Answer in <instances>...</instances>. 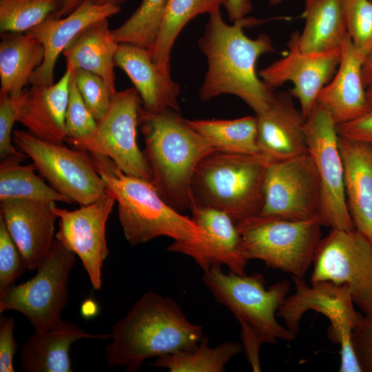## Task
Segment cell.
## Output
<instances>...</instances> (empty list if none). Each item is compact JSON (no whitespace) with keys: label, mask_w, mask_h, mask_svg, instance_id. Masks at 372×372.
Returning a JSON list of instances; mask_svg holds the SVG:
<instances>
[{"label":"cell","mask_w":372,"mask_h":372,"mask_svg":"<svg viewBox=\"0 0 372 372\" xmlns=\"http://www.w3.org/2000/svg\"><path fill=\"white\" fill-rule=\"evenodd\" d=\"M366 93L370 110L353 121L337 125L339 136L354 140L372 141V83L366 87Z\"/></svg>","instance_id":"42"},{"label":"cell","mask_w":372,"mask_h":372,"mask_svg":"<svg viewBox=\"0 0 372 372\" xmlns=\"http://www.w3.org/2000/svg\"><path fill=\"white\" fill-rule=\"evenodd\" d=\"M17 121V114L11 98L0 97V158L1 160L10 155L21 152L15 149L12 144L11 134Z\"/></svg>","instance_id":"40"},{"label":"cell","mask_w":372,"mask_h":372,"mask_svg":"<svg viewBox=\"0 0 372 372\" xmlns=\"http://www.w3.org/2000/svg\"><path fill=\"white\" fill-rule=\"evenodd\" d=\"M227 0H169L154 46L149 50L154 61L170 72V54L179 33L199 14H211L226 6Z\"/></svg>","instance_id":"30"},{"label":"cell","mask_w":372,"mask_h":372,"mask_svg":"<svg viewBox=\"0 0 372 372\" xmlns=\"http://www.w3.org/2000/svg\"><path fill=\"white\" fill-rule=\"evenodd\" d=\"M263 197L260 216L289 220L318 216L320 182L309 152L269 161L265 173Z\"/></svg>","instance_id":"13"},{"label":"cell","mask_w":372,"mask_h":372,"mask_svg":"<svg viewBox=\"0 0 372 372\" xmlns=\"http://www.w3.org/2000/svg\"><path fill=\"white\" fill-rule=\"evenodd\" d=\"M344 5L347 34L366 55L372 49V1L344 0Z\"/></svg>","instance_id":"35"},{"label":"cell","mask_w":372,"mask_h":372,"mask_svg":"<svg viewBox=\"0 0 372 372\" xmlns=\"http://www.w3.org/2000/svg\"><path fill=\"white\" fill-rule=\"evenodd\" d=\"M90 153L106 192L118 203L119 221L131 245L167 236L174 240L168 251L184 254L205 241L204 230L192 218L172 207L152 183L125 174L104 155Z\"/></svg>","instance_id":"2"},{"label":"cell","mask_w":372,"mask_h":372,"mask_svg":"<svg viewBox=\"0 0 372 372\" xmlns=\"http://www.w3.org/2000/svg\"><path fill=\"white\" fill-rule=\"evenodd\" d=\"M140 95L134 87L117 91L89 138L70 143L74 149L110 158L125 174L152 182L149 167L137 144Z\"/></svg>","instance_id":"12"},{"label":"cell","mask_w":372,"mask_h":372,"mask_svg":"<svg viewBox=\"0 0 372 372\" xmlns=\"http://www.w3.org/2000/svg\"><path fill=\"white\" fill-rule=\"evenodd\" d=\"M269 162L260 153L211 152L194 172L192 207L218 209L236 224L258 216L263 205L264 177Z\"/></svg>","instance_id":"5"},{"label":"cell","mask_w":372,"mask_h":372,"mask_svg":"<svg viewBox=\"0 0 372 372\" xmlns=\"http://www.w3.org/2000/svg\"><path fill=\"white\" fill-rule=\"evenodd\" d=\"M138 127L152 184L161 196L182 213L192 207L191 183L202 159L215 149L183 118L180 111H139Z\"/></svg>","instance_id":"4"},{"label":"cell","mask_w":372,"mask_h":372,"mask_svg":"<svg viewBox=\"0 0 372 372\" xmlns=\"http://www.w3.org/2000/svg\"><path fill=\"white\" fill-rule=\"evenodd\" d=\"M203 282L215 300L228 308L240 324L245 342L276 344L278 340L291 341L296 336L276 319L278 309L290 290L283 280L267 289L263 276L225 273L220 265L203 271Z\"/></svg>","instance_id":"6"},{"label":"cell","mask_w":372,"mask_h":372,"mask_svg":"<svg viewBox=\"0 0 372 372\" xmlns=\"http://www.w3.org/2000/svg\"><path fill=\"white\" fill-rule=\"evenodd\" d=\"M28 156L20 153L8 156L0 164V200L21 199L38 201L74 203L34 174V165H22Z\"/></svg>","instance_id":"29"},{"label":"cell","mask_w":372,"mask_h":372,"mask_svg":"<svg viewBox=\"0 0 372 372\" xmlns=\"http://www.w3.org/2000/svg\"><path fill=\"white\" fill-rule=\"evenodd\" d=\"M188 124L203 136L215 150L258 154L256 117L235 119H194Z\"/></svg>","instance_id":"31"},{"label":"cell","mask_w":372,"mask_h":372,"mask_svg":"<svg viewBox=\"0 0 372 372\" xmlns=\"http://www.w3.org/2000/svg\"><path fill=\"white\" fill-rule=\"evenodd\" d=\"M0 97L17 96L35 70L43 63L45 50L41 43L26 33H1Z\"/></svg>","instance_id":"27"},{"label":"cell","mask_w":372,"mask_h":372,"mask_svg":"<svg viewBox=\"0 0 372 372\" xmlns=\"http://www.w3.org/2000/svg\"><path fill=\"white\" fill-rule=\"evenodd\" d=\"M242 348L239 343L229 341L211 347L204 335L194 348L160 356L154 365L170 372H223L226 364Z\"/></svg>","instance_id":"32"},{"label":"cell","mask_w":372,"mask_h":372,"mask_svg":"<svg viewBox=\"0 0 372 372\" xmlns=\"http://www.w3.org/2000/svg\"><path fill=\"white\" fill-rule=\"evenodd\" d=\"M169 0H143L119 27L112 30L118 43H130L151 50L158 37Z\"/></svg>","instance_id":"33"},{"label":"cell","mask_w":372,"mask_h":372,"mask_svg":"<svg viewBox=\"0 0 372 372\" xmlns=\"http://www.w3.org/2000/svg\"><path fill=\"white\" fill-rule=\"evenodd\" d=\"M53 201L1 200L0 217L21 252L28 270H34L52 245L58 218Z\"/></svg>","instance_id":"17"},{"label":"cell","mask_w":372,"mask_h":372,"mask_svg":"<svg viewBox=\"0 0 372 372\" xmlns=\"http://www.w3.org/2000/svg\"><path fill=\"white\" fill-rule=\"evenodd\" d=\"M61 0H0L1 33H25L55 15Z\"/></svg>","instance_id":"34"},{"label":"cell","mask_w":372,"mask_h":372,"mask_svg":"<svg viewBox=\"0 0 372 372\" xmlns=\"http://www.w3.org/2000/svg\"><path fill=\"white\" fill-rule=\"evenodd\" d=\"M292 99L289 92H276L268 108L256 114L259 153L269 161L308 153L306 118Z\"/></svg>","instance_id":"21"},{"label":"cell","mask_w":372,"mask_h":372,"mask_svg":"<svg viewBox=\"0 0 372 372\" xmlns=\"http://www.w3.org/2000/svg\"><path fill=\"white\" fill-rule=\"evenodd\" d=\"M311 284L331 281L347 286L364 315L372 314V242L356 229H331L313 259Z\"/></svg>","instance_id":"10"},{"label":"cell","mask_w":372,"mask_h":372,"mask_svg":"<svg viewBox=\"0 0 372 372\" xmlns=\"http://www.w3.org/2000/svg\"><path fill=\"white\" fill-rule=\"evenodd\" d=\"M300 32L291 35L287 54L258 72L260 78L275 89L290 82V94L298 99L307 118L321 90L330 81L339 65L341 48L321 52H305L298 45Z\"/></svg>","instance_id":"15"},{"label":"cell","mask_w":372,"mask_h":372,"mask_svg":"<svg viewBox=\"0 0 372 372\" xmlns=\"http://www.w3.org/2000/svg\"><path fill=\"white\" fill-rule=\"evenodd\" d=\"M362 81L365 87L372 83V49L366 55L363 63Z\"/></svg>","instance_id":"45"},{"label":"cell","mask_w":372,"mask_h":372,"mask_svg":"<svg viewBox=\"0 0 372 372\" xmlns=\"http://www.w3.org/2000/svg\"><path fill=\"white\" fill-rule=\"evenodd\" d=\"M110 334H94L76 324L61 321L57 325L35 331L21 351L22 369L25 372H70L71 344L78 340L107 339Z\"/></svg>","instance_id":"25"},{"label":"cell","mask_w":372,"mask_h":372,"mask_svg":"<svg viewBox=\"0 0 372 372\" xmlns=\"http://www.w3.org/2000/svg\"><path fill=\"white\" fill-rule=\"evenodd\" d=\"M351 338L362 371L372 372V314L362 316Z\"/></svg>","instance_id":"39"},{"label":"cell","mask_w":372,"mask_h":372,"mask_svg":"<svg viewBox=\"0 0 372 372\" xmlns=\"http://www.w3.org/2000/svg\"><path fill=\"white\" fill-rule=\"evenodd\" d=\"M85 1L87 0H61V6L54 16L57 18L67 16L77 9Z\"/></svg>","instance_id":"44"},{"label":"cell","mask_w":372,"mask_h":372,"mask_svg":"<svg viewBox=\"0 0 372 372\" xmlns=\"http://www.w3.org/2000/svg\"><path fill=\"white\" fill-rule=\"evenodd\" d=\"M304 26L298 45L305 52L341 48L347 36L344 0H304Z\"/></svg>","instance_id":"28"},{"label":"cell","mask_w":372,"mask_h":372,"mask_svg":"<svg viewBox=\"0 0 372 372\" xmlns=\"http://www.w3.org/2000/svg\"><path fill=\"white\" fill-rule=\"evenodd\" d=\"M236 226L247 260H260L292 276L303 278L322 239V225L318 216L289 220L258 215Z\"/></svg>","instance_id":"7"},{"label":"cell","mask_w":372,"mask_h":372,"mask_svg":"<svg viewBox=\"0 0 372 372\" xmlns=\"http://www.w3.org/2000/svg\"><path fill=\"white\" fill-rule=\"evenodd\" d=\"M114 65L130 79L145 111H180V85L172 79L170 72L163 70L154 61L149 50L134 44L118 43Z\"/></svg>","instance_id":"22"},{"label":"cell","mask_w":372,"mask_h":372,"mask_svg":"<svg viewBox=\"0 0 372 372\" xmlns=\"http://www.w3.org/2000/svg\"><path fill=\"white\" fill-rule=\"evenodd\" d=\"M13 140L51 187L74 203L87 205L106 194L86 151L45 141L23 130H14Z\"/></svg>","instance_id":"11"},{"label":"cell","mask_w":372,"mask_h":372,"mask_svg":"<svg viewBox=\"0 0 372 372\" xmlns=\"http://www.w3.org/2000/svg\"><path fill=\"white\" fill-rule=\"evenodd\" d=\"M304 131L308 152L316 166L321 187L318 217L322 226L353 229L344 187V171L339 148L337 125L316 103L306 118Z\"/></svg>","instance_id":"9"},{"label":"cell","mask_w":372,"mask_h":372,"mask_svg":"<svg viewBox=\"0 0 372 372\" xmlns=\"http://www.w3.org/2000/svg\"><path fill=\"white\" fill-rule=\"evenodd\" d=\"M127 1L129 0H94L98 4H112L117 6H120Z\"/></svg>","instance_id":"46"},{"label":"cell","mask_w":372,"mask_h":372,"mask_svg":"<svg viewBox=\"0 0 372 372\" xmlns=\"http://www.w3.org/2000/svg\"><path fill=\"white\" fill-rule=\"evenodd\" d=\"M116 202L107 193L94 202L70 211L54 207L59 220L55 238L77 255L95 289L102 285V267L109 254L105 229Z\"/></svg>","instance_id":"16"},{"label":"cell","mask_w":372,"mask_h":372,"mask_svg":"<svg viewBox=\"0 0 372 372\" xmlns=\"http://www.w3.org/2000/svg\"><path fill=\"white\" fill-rule=\"evenodd\" d=\"M118 46L108 18H105L81 30L62 54L67 65L99 75L115 94L114 56Z\"/></svg>","instance_id":"26"},{"label":"cell","mask_w":372,"mask_h":372,"mask_svg":"<svg viewBox=\"0 0 372 372\" xmlns=\"http://www.w3.org/2000/svg\"><path fill=\"white\" fill-rule=\"evenodd\" d=\"M14 319L0 316V371L14 372L13 360L17 349L14 336Z\"/></svg>","instance_id":"41"},{"label":"cell","mask_w":372,"mask_h":372,"mask_svg":"<svg viewBox=\"0 0 372 372\" xmlns=\"http://www.w3.org/2000/svg\"><path fill=\"white\" fill-rule=\"evenodd\" d=\"M26 269L23 258L0 217V296Z\"/></svg>","instance_id":"38"},{"label":"cell","mask_w":372,"mask_h":372,"mask_svg":"<svg viewBox=\"0 0 372 372\" xmlns=\"http://www.w3.org/2000/svg\"><path fill=\"white\" fill-rule=\"evenodd\" d=\"M372 1V0H371Z\"/></svg>","instance_id":"48"},{"label":"cell","mask_w":372,"mask_h":372,"mask_svg":"<svg viewBox=\"0 0 372 372\" xmlns=\"http://www.w3.org/2000/svg\"><path fill=\"white\" fill-rule=\"evenodd\" d=\"M111 335L107 366L135 372L146 359L194 348L204 334L203 327L189 322L174 300L147 291L113 325Z\"/></svg>","instance_id":"3"},{"label":"cell","mask_w":372,"mask_h":372,"mask_svg":"<svg viewBox=\"0 0 372 372\" xmlns=\"http://www.w3.org/2000/svg\"><path fill=\"white\" fill-rule=\"evenodd\" d=\"M96 125L77 89L72 72L65 120V141L70 144L89 138L94 133Z\"/></svg>","instance_id":"36"},{"label":"cell","mask_w":372,"mask_h":372,"mask_svg":"<svg viewBox=\"0 0 372 372\" xmlns=\"http://www.w3.org/2000/svg\"><path fill=\"white\" fill-rule=\"evenodd\" d=\"M225 8L231 22L246 17L253 9L250 0H227Z\"/></svg>","instance_id":"43"},{"label":"cell","mask_w":372,"mask_h":372,"mask_svg":"<svg viewBox=\"0 0 372 372\" xmlns=\"http://www.w3.org/2000/svg\"><path fill=\"white\" fill-rule=\"evenodd\" d=\"M119 12L120 6L87 0L68 15L60 18L52 15L25 32L37 38L45 50L44 60L31 76L30 85H52L56 61L75 37L94 22Z\"/></svg>","instance_id":"19"},{"label":"cell","mask_w":372,"mask_h":372,"mask_svg":"<svg viewBox=\"0 0 372 372\" xmlns=\"http://www.w3.org/2000/svg\"><path fill=\"white\" fill-rule=\"evenodd\" d=\"M75 256L55 238L34 276L14 285L0 296V313L9 310L20 312L35 331L59 324L68 298V278Z\"/></svg>","instance_id":"8"},{"label":"cell","mask_w":372,"mask_h":372,"mask_svg":"<svg viewBox=\"0 0 372 372\" xmlns=\"http://www.w3.org/2000/svg\"><path fill=\"white\" fill-rule=\"evenodd\" d=\"M292 279L295 291L286 298L277 312L285 326L296 335L304 314L315 311L330 322L327 333L333 342L340 346L350 344L353 330L362 315L355 309L349 288L331 281L308 286L302 277L292 276Z\"/></svg>","instance_id":"14"},{"label":"cell","mask_w":372,"mask_h":372,"mask_svg":"<svg viewBox=\"0 0 372 372\" xmlns=\"http://www.w3.org/2000/svg\"><path fill=\"white\" fill-rule=\"evenodd\" d=\"M192 220L205 233L199 246L185 254L204 271L211 265H226L234 273L245 274L248 262L241 252V238L236 223L226 213L210 207L192 206Z\"/></svg>","instance_id":"23"},{"label":"cell","mask_w":372,"mask_h":372,"mask_svg":"<svg viewBox=\"0 0 372 372\" xmlns=\"http://www.w3.org/2000/svg\"><path fill=\"white\" fill-rule=\"evenodd\" d=\"M72 72L73 69L66 65L63 75L56 83L31 85L11 98L17 121L32 135L56 144L65 141V120Z\"/></svg>","instance_id":"18"},{"label":"cell","mask_w":372,"mask_h":372,"mask_svg":"<svg viewBox=\"0 0 372 372\" xmlns=\"http://www.w3.org/2000/svg\"><path fill=\"white\" fill-rule=\"evenodd\" d=\"M285 0H269V4L271 6H276L285 1Z\"/></svg>","instance_id":"47"},{"label":"cell","mask_w":372,"mask_h":372,"mask_svg":"<svg viewBox=\"0 0 372 372\" xmlns=\"http://www.w3.org/2000/svg\"><path fill=\"white\" fill-rule=\"evenodd\" d=\"M73 75L86 107L95 120L99 121L107 112L114 94L97 74L75 69Z\"/></svg>","instance_id":"37"},{"label":"cell","mask_w":372,"mask_h":372,"mask_svg":"<svg viewBox=\"0 0 372 372\" xmlns=\"http://www.w3.org/2000/svg\"><path fill=\"white\" fill-rule=\"evenodd\" d=\"M366 54L356 48L348 34L341 45V59L330 81L320 92L316 102L337 125L353 121L371 109L362 81Z\"/></svg>","instance_id":"20"},{"label":"cell","mask_w":372,"mask_h":372,"mask_svg":"<svg viewBox=\"0 0 372 372\" xmlns=\"http://www.w3.org/2000/svg\"><path fill=\"white\" fill-rule=\"evenodd\" d=\"M347 203L355 229L372 242V141L339 136Z\"/></svg>","instance_id":"24"},{"label":"cell","mask_w":372,"mask_h":372,"mask_svg":"<svg viewBox=\"0 0 372 372\" xmlns=\"http://www.w3.org/2000/svg\"><path fill=\"white\" fill-rule=\"evenodd\" d=\"M209 20L198 47L205 56L207 70L199 89V98L208 101L222 94L242 100L256 114L271 103L274 89L258 76L256 65L260 56L276 52L270 37L265 34L255 39L244 28L263 20L244 17L227 24L220 10L209 14Z\"/></svg>","instance_id":"1"}]
</instances>
